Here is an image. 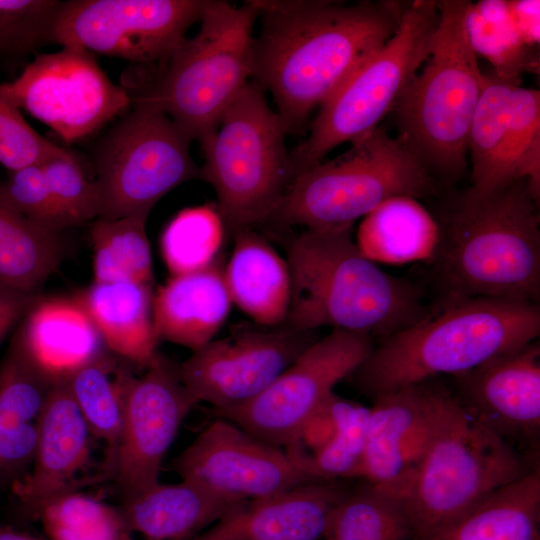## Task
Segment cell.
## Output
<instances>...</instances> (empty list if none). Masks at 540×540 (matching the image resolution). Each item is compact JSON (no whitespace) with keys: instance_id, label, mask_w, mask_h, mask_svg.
I'll use <instances>...</instances> for the list:
<instances>
[{"instance_id":"cell-13","label":"cell","mask_w":540,"mask_h":540,"mask_svg":"<svg viewBox=\"0 0 540 540\" xmlns=\"http://www.w3.org/2000/svg\"><path fill=\"white\" fill-rule=\"evenodd\" d=\"M0 92L67 143L96 132L132 103L91 52L73 46L38 54L16 79L0 83Z\"/></svg>"},{"instance_id":"cell-39","label":"cell","mask_w":540,"mask_h":540,"mask_svg":"<svg viewBox=\"0 0 540 540\" xmlns=\"http://www.w3.org/2000/svg\"><path fill=\"white\" fill-rule=\"evenodd\" d=\"M1 186L9 202L40 227L60 234L74 226L52 194L41 164L8 171Z\"/></svg>"},{"instance_id":"cell-26","label":"cell","mask_w":540,"mask_h":540,"mask_svg":"<svg viewBox=\"0 0 540 540\" xmlns=\"http://www.w3.org/2000/svg\"><path fill=\"white\" fill-rule=\"evenodd\" d=\"M153 285L119 280L92 282L75 297L103 343L126 361L145 368L156 356Z\"/></svg>"},{"instance_id":"cell-3","label":"cell","mask_w":540,"mask_h":540,"mask_svg":"<svg viewBox=\"0 0 540 540\" xmlns=\"http://www.w3.org/2000/svg\"><path fill=\"white\" fill-rule=\"evenodd\" d=\"M352 227L309 228L289 243L291 298L284 325L332 327L383 339L428 311L417 288L382 270L359 250Z\"/></svg>"},{"instance_id":"cell-32","label":"cell","mask_w":540,"mask_h":540,"mask_svg":"<svg viewBox=\"0 0 540 540\" xmlns=\"http://www.w3.org/2000/svg\"><path fill=\"white\" fill-rule=\"evenodd\" d=\"M123 374L102 351L63 376L89 431L105 443L106 467L113 474L122 425Z\"/></svg>"},{"instance_id":"cell-2","label":"cell","mask_w":540,"mask_h":540,"mask_svg":"<svg viewBox=\"0 0 540 540\" xmlns=\"http://www.w3.org/2000/svg\"><path fill=\"white\" fill-rule=\"evenodd\" d=\"M539 199L526 179L476 195L468 189L435 219L432 259L445 300L493 298L537 303Z\"/></svg>"},{"instance_id":"cell-7","label":"cell","mask_w":540,"mask_h":540,"mask_svg":"<svg viewBox=\"0 0 540 540\" xmlns=\"http://www.w3.org/2000/svg\"><path fill=\"white\" fill-rule=\"evenodd\" d=\"M285 129L265 90L250 80L200 140V179L209 183L216 206L232 233L270 222L296 176Z\"/></svg>"},{"instance_id":"cell-40","label":"cell","mask_w":540,"mask_h":540,"mask_svg":"<svg viewBox=\"0 0 540 540\" xmlns=\"http://www.w3.org/2000/svg\"><path fill=\"white\" fill-rule=\"evenodd\" d=\"M73 154L39 135L0 92V164L8 171Z\"/></svg>"},{"instance_id":"cell-38","label":"cell","mask_w":540,"mask_h":540,"mask_svg":"<svg viewBox=\"0 0 540 540\" xmlns=\"http://www.w3.org/2000/svg\"><path fill=\"white\" fill-rule=\"evenodd\" d=\"M57 0H0V53L35 52L54 43Z\"/></svg>"},{"instance_id":"cell-37","label":"cell","mask_w":540,"mask_h":540,"mask_svg":"<svg viewBox=\"0 0 540 540\" xmlns=\"http://www.w3.org/2000/svg\"><path fill=\"white\" fill-rule=\"evenodd\" d=\"M330 402L336 423L332 439L296 464L320 480L361 479L370 407L335 393Z\"/></svg>"},{"instance_id":"cell-28","label":"cell","mask_w":540,"mask_h":540,"mask_svg":"<svg viewBox=\"0 0 540 540\" xmlns=\"http://www.w3.org/2000/svg\"><path fill=\"white\" fill-rule=\"evenodd\" d=\"M15 331L54 378L67 375L102 352L103 341L75 297H39Z\"/></svg>"},{"instance_id":"cell-25","label":"cell","mask_w":540,"mask_h":540,"mask_svg":"<svg viewBox=\"0 0 540 540\" xmlns=\"http://www.w3.org/2000/svg\"><path fill=\"white\" fill-rule=\"evenodd\" d=\"M240 502L182 479L158 483L118 508L128 531L142 540H191Z\"/></svg>"},{"instance_id":"cell-24","label":"cell","mask_w":540,"mask_h":540,"mask_svg":"<svg viewBox=\"0 0 540 540\" xmlns=\"http://www.w3.org/2000/svg\"><path fill=\"white\" fill-rule=\"evenodd\" d=\"M221 261L195 272L171 276L153 296L157 337L192 350L214 340L233 305Z\"/></svg>"},{"instance_id":"cell-30","label":"cell","mask_w":540,"mask_h":540,"mask_svg":"<svg viewBox=\"0 0 540 540\" xmlns=\"http://www.w3.org/2000/svg\"><path fill=\"white\" fill-rule=\"evenodd\" d=\"M444 531L460 540H540V467L496 489Z\"/></svg>"},{"instance_id":"cell-44","label":"cell","mask_w":540,"mask_h":540,"mask_svg":"<svg viewBox=\"0 0 540 540\" xmlns=\"http://www.w3.org/2000/svg\"><path fill=\"white\" fill-rule=\"evenodd\" d=\"M429 540H460V539H458L455 536L451 535L447 531H442L441 533L435 535L434 537L430 538Z\"/></svg>"},{"instance_id":"cell-33","label":"cell","mask_w":540,"mask_h":540,"mask_svg":"<svg viewBox=\"0 0 540 540\" xmlns=\"http://www.w3.org/2000/svg\"><path fill=\"white\" fill-rule=\"evenodd\" d=\"M359 480L334 509L322 540H411L400 499Z\"/></svg>"},{"instance_id":"cell-36","label":"cell","mask_w":540,"mask_h":540,"mask_svg":"<svg viewBox=\"0 0 540 540\" xmlns=\"http://www.w3.org/2000/svg\"><path fill=\"white\" fill-rule=\"evenodd\" d=\"M35 520L49 540H135L118 507L76 490L48 501Z\"/></svg>"},{"instance_id":"cell-8","label":"cell","mask_w":540,"mask_h":540,"mask_svg":"<svg viewBox=\"0 0 540 540\" xmlns=\"http://www.w3.org/2000/svg\"><path fill=\"white\" fill-rule=\"evenodd\" d=\"M342 155L298 173L270 222L282 226H350L394 197L435 192V179L383 126L350 143Z\"/></svg>"},{"instance_id":"cell-15","label":"cell","mask_w":540,"mask_h":540,"mask_svg":"<svg viewBox=\"0 0 540 540\" xmlns=\"http://www.w3.org/2000/svg\"><path fill=\"white\" fill-rule=\"evenodd\" d=\"M196 404L181 380L179 365L160 353L141 376L124 371L114 471L122 503L159 483L163 459Z\"/></svg>"},{"instance_id":"cell-23","label":"cell","mask_w":540,"mask_h":540,"mask_svg":"<svg viewBox=\"0 0 540 540\" xmlns=\"http://www.w3.org/2000/svg\"><path fill=\"white\" fill-rule=\"evenodd\" d=\"M54 380L14 331L0 360V496L31 470L42 411Z\"/></svg>"},{"instance_id":"cell-9","label":"cell","mask_w":540,"mask_h":540,"mask_svg":"<svg viewBox=\"0 0 540 540\" xmlns=\"http://www.w3.org/2000/svg\"><path fill=\"white\" fill-rule=\"evenodd\" d=\"M538 467L457 401L400 499L412 540H429L496 489Z\"/></svg>"},{"instance_id":"cell-5","label":"cell","mask_w":540,"mask_h":540,"mask_svg":"<svg viewBox=\"0 0 540 540\" xmlns=\"http://www.w3.org/2000/svg\"><path fill=\"white\" fill-rule=\"evenodd\" d=\"M439 22L429 54L397 99L398 140L436 180L459 178L467 166L468 138L484 86L471 44V2L437 1Z\"/></svg>"},{"instance_id":"cell-43","label":"cell","mask_w":540,"mask_h":540,"mask_svg":"<svg viewBox=\"0 0 540 540\" xmlns=\"http://www.w3.org/2000/svg\"><path fill=\"white\" fill-rule=\"evenodd\" d=\"M0 540H49L34 536L0 521Z\"/></svg>"},{"instance_id":"cell-35","label":"cell","mask_w":540,"mask_h":540,"mask_svg":"<svg viewBox=\"0 0 540 540\" xmlns=\"http://www.w3.org/2000/svg\"><path fill=\"white\" fill-rule=\"evenodd\" d=\"M226 225L216 204L179 211L165 226L160 248L171 276L202 270L220 261Z\"/></svg>"},{"instance_id":"cell-12","label":"cell","mask_w":540,"mask_h":540,"mask_svg":"<svg viewBox=\"0 0 540 540\" xmlns=\"http://www.w3.org/2000/svg\"><path fill=\"white\" fill-rule=\"evenodd\" d=\"M373 346L369 335L332 329L257 397L238 407L211 413L264 442L286 449L334 387L363 363Z\"/></svg>"},{"instance_id":"cell-27","label":"cell","mask_w":540,"mask_h":540,"mask_svg":"<svg viewBox=\"0 0 540 540\" xmlns=\"http://www.w3.org/2000/svg\"><path fill=\"white\" fill-rule=\"evenodd\" d=\"M233 235V250L223 268L232 303L265 328L284 325L291 298L286 259L253 229Z\"/></svg>"},{"instance_id":"cell-34","label":"cell","mask_w":540,"mask_h":540,"mask_svg":"<svg viewBox=\"0 0 540 540\" xmlns=\"http://www.w3.org/2000/svg\"><path fill=\"white\" fill-rule=\"evenodd\" d=\"M146 220L97 218L90 237L94 282L127 280L153 285Z\"/></svg>"},{"instance_id":"cell-1","label":"cell","mask_w":540,"mask_h":540,"mask_svg":"<svg viewBox=\"0 0 540 540\" xmlns=\"http://www.w3.org/2000/svg\"><path fill=\"white\" fill-rule=\"evenodd\" d=\"M252 80L268 90L286 134L298 132L397 31L396 1H254Z\"/></svg>"},{"instance_id":"cell-6","label":"cell","mask_w":540,"mask_h":540,"mask_svg":"<svg viewBox=\"0 0 540 540\" xmlns=\"http://www.w3.org/2000/svg\"><path fill=\"white\" fill-rule=\"evenodd\" d=\"M258 16L254 1H206L196 35L160 65L150 84L130 93L131 102L158 107L192 139H203L252 80Z\"/></svg>"},{"instance_id":"cell-11","label":"cell","mask_w":540,"mask_h":540,"mask_svg":"<svg viewBox=\"0 0 540 540\" xmlns=\"http://www.w3.org/2000/svg\"><path fill=\"white\" fill-rule=\"evenodd\" d=\"M95 150L98 218L146 220L156 203L180 184L200 179L193 140L158 107L133 102Z\"/></svg>"},{"instance_id":"cell-31","label":"cell","mask_w":540,"mask_h":540,"mask_svg":"<svg viewBox=\"0 0 540 540\" xmlns=\"http://www.w3.org/2000/svg\"><path fill=\"white\" fill-rule=\"evenodd\" d=\"M60 237L22 215L6 198L0 182L1 281L35 292L63 259Z\"/></svg>"},{"instance_id":"cell-29","label":"cell","mask_w":540,"mask_h":540,"mask_svg":"<svg viewBox=\"0 0 540 540\" xmlns=\"http://www.w3.org/2000/svg\"><path fill=\"white\" fill-rule=\"evenodd\" d=\"M438 225L417 200L394 197L363 217L355 242L373 262L405 264L430 261L438 241Z\"/></svg>"},{"instance_id":"cell-10","label":"cell","mask_w":540,"mask_h":540,"mask_svg":"<svg viewBox=\"0 0 540 540\" xmlns=\"http://www.w3.org/2000/svg\"><path fill=\"white\" fill-rule=\"evenodd\" d=\"M438 22L437 1L406 3L394 35L319 108L308 137L290 151L296 175L379 126L425 62Z\"/></svg>"},{"instance_id":"cell-18","label":"cell","mask_w":540,"mask_h":540,"mask_svg":"<svg viewBox=\"0 0 540 540\" xmlns=\"http://www.w3.org/2000/svg\"><path fill=\"white\" fill-rule=\"evenodd\" d=\"M372 402L361 479L401 499L457 400L428 380Z\"/></svg>"},{"instance_id":"cell-19","label":"cell","mask_w":540,"mask_h":540,"mask_svg":"<svg viewBox=\"0 0 540 540\" xmlns=\"http://www.w3.org/2000/svg\"><path fill=\"white\" fill-rule=\"evenodd\" d=\"M462 409L540 465V344L537 340L453 376Z\"/></svg>"},{"instance_id":"cell-42","label":"cell","mask_w":540,"mask_h":540,"mask_svg":"<svg viewBox=\"0 0 540 540\" xmlns=\"http://www.w3.org/2000/svg\"><path fill=\"white\" fill-rule=\"evenodd\" d=\"M39 296L0 280V344L18 326Z\"/></svg>"},{"instance_id":"cell-20","label":"cell","mask_w":540,"mask_h":540,"mask_svg":"<svg viewBox=\"0 0 540 540\" xmlns=\"http://www.w3.org/2000/svg\"><path fill=\"white\" fill-rule=\"evenodd\" d=\"M515 84L519 83L484 73L468 138V190L473 194H487L523 179L538 156L539 119L529 107L511 101Z\"/></svg>"},{"instance_id":"cell-16","label":"cell","mask_w":540,"mask_h":540,"mask_svg":"<svg viewBox=\"0 0 540 540\" xmlns=\"http://www.w3.org/2000/svg\"><path fill=\"white\" fill-rule=\"evenodd\" d=\"M315 331L286 325L214 339L179 365L197 403L211 410L243 405L268 388L317 340Z\"/></svg>"},{"instance_id":"cell-21","label":"cell","mask_w":540,"mask_h":540,"mask_svg":"<svg viewBox=\"0 0 540 540\" xmlns=\"http://www.w3.org/2000/svg\"><path fill=\"white\" fill-rule=\"evenodd\" d=\"M89 432L66 379L55 378L42 411L31 470L11 490L17 518L35 520L48 501L80 486L77 475L89 459Z\"/></svg>"},{"instance_id":"cell-14","label":"cell","mask_w":540,"mask_h":540,"mask_svg":"<svg viewBox=\"0 0 540 540\" xmlns=\"http://www.w3.org/2000/svg\"><path fill=\"white\" fill-rule=\"evenodd\" d=\"M205 0L62 2L53 41L142 65H160L200 20Z\"/></svg>"},{"instance_id":"cell-41","label":"cell","mask_w":540,"mask_h":540,"mask_svg":"<svg viewBox=\"0 0 540 540\" xmlns=\"http://www.w3.org/2000/svg\"><path fill=\"white\" fill-rule=\"evenodd\" d=\"M41 168L52 194L74 226L99 217L96 183L87 178L74 155L52 158Z\"/></svg>"},{"instance_id":"cell-17","label":"cell","mask_w":540,"mask_h":540,"mask_svg":"<svg viewBox=\"0 0 540 540\" xmlns=\"http://www.w3.org/2000/svg\"><path fill=\"white\" fill-rule=\"evenodd\" d=\"M170 469L183 480L239 501L324 481L298 466L284 449L222 418H214L171 461Z\"/></svg>"},{"instance_id":"cell-22","label":"cell","mask_w":540,"mask_h":540,"mask_svg":"<svg viewBox=\"0 0 540 540\" xmlns=\"http://www.w3.org/2000/svg\"><path fill=\"white\" fill-rule=\"evenodd\" d=\"M324 480L261 499L245 500L191 540H322L350 485Z\"/></svg>"},{"instance_id":"cell-4","label":"cell","mask_w":540,"mask_h":540,"mask_svg":"<svg viewBox=\"0 0 540 540\" xmlns=\"http://www.w3.org/2000/svg\"><path fill=\"white\" fill-rule=\"evenodd\" d=\"M539 333L537 303L493 298L444 300L439 309L380 339L348 378L373 401L441 374L467 372L535 341Z\"/></svg>"}]
</instances>
